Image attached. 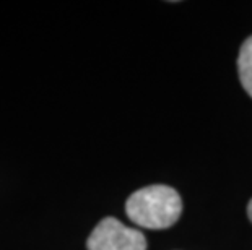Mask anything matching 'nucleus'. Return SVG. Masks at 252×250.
Here are the masks:
<instances>
[{
	"label": "nucleus",
	"mask_w": 252,
	"mask_h": 250,
	"mask_svg": "<svg viewBox=\"0 0 252 250\" xmlns=\"http://www.w3.org/2000/svg\"><path fill=\"white\" fill-rule=\"evenodd\" d=\"M182 200L168 185H148L128 196L126 213L133 224L148 229H166L179 220Z\"/></svg>",
	"instance_id": "nucleus-1"
},
{
	"label": "nucleus",
	"mask_w": 252,
	"mask_h": 250,
	"mask_svg": "<svg viewBox=\"0 0 252 250\" xmlns=\"http://www.w3.org/2000/svg\"><path fill=\"white\" fill-rule=\"evenodd\" d=\"M88 250H147L143 232L127 227L116 218H104L90 234Z\"/></svg>",
	"instance_id": "nucleus-2"
},
{
	"label": "nucleus",
	"mask_w": 252,
	"mask_h": 250,
	"mask_svg": "<svg viewBox=\"0 0 252 250\" xmlns=\"http://www.w3.org/2000/svg\"><path fill=\"white\" fill-rule=\"evenodd\" d=\"M238 70L241 83H243L244 89L252 98V36L246 39L243 46H241L238 57Z\"/></svg>",
	"instance_id": "nucleus-3"
},
{
	"label": "nucleus",
	"mask_w": 252,
	"mask_h": 250,
	"mask_svg": "<svg viewBox=\"0 0 252 250\" xmlns=\"http://www.w3.org/2000/svg\"><path fill=\"white\" fill-rule=\"evenodd\" d=\"M248 216H249V220L252 221V200L249 201V205H248Z\"/></svg>",
	"instance_id": "nucleus-4"
}]
</instances>
